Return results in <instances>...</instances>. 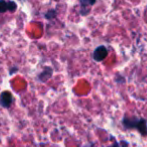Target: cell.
Wrapping results in <instances>:
<instances>
[{"mask_svg":"<svg viewBox=\"0 0 147 147\" xmlns=\"http://www.w3.org/2000/svg\"><path fill=\"white\" fill-rule=\"evenodd\" d=\"M17 8V4L12 0H0V13L11 11L14 12Z\"/></svg>","mask_w":147,"mask_h":147,"instance_id":"3","label":"cell"},{"mask_svg":"<svg viewBox=\"0 0 147 147\" xmlns=\"http://www.w3.org/2000/svg\"><path fill=\"white\" fill-rule=\"evenodd\" d=\"M107 55H108V49H107L104 45H100V46H98L94 50L92 56L95 61L100 62V61H103V60L106 58Z\"/></svg>","mask_w":147,"mask_h":147,"instance_id":"2","label":"cell"},{"mask_svg":"<svg viewBox=\"0 0 147 147\" xmlns=\"http://www.w3.org/2000/svg\"><path fill=\"white\" fill-rule=\"evenodd\" d=\"M51 75H52V69L49 67H46L44 70L42 71V73L39 75V79L41 80V81L45 82L48 78L51 77Z\"/></svg>","mask_w":147,"mask_h":147,"instance_id":"6","label":"cell"},{"mask_svg":"<svg viewBox=\"0 0 147 147\" xmlns=\"http://www.w3.org/2000/svg\"><path fill=\"white\" fill-rule=\"evenodd\" d=\"M12 102H13V96L9 91H4L0 95V104L5 108L11 106Z\"/></svg>","mask_w":147,"mask_h":147,"instance_id":"4","label":"cell"},{"mask_svg":"<svg viewBox=\"0 0 147 147\" xmlns=\"http://www.w3.org/2000/svg\"><path fill=\"white\" fill-rule=\"evenodd\" d=\"M80 7H81V14L82 15H87L90 12V7L94 5L96 0H79Z\"/></svg>","mask_w":147,"mask_h":147,"instance_id":"5","label":"cell"},{"mask_svg":"<svg viewBox=\"0 0 147 147\" xmlns=\"http://www.w3.org/2000/svg\"><path fill=\"white\" fill-rule=\"evenodd\" d=\"M122 125L125 129H136L141 135L147 136V120L142 117L124 116Z\"/></svg>","mask_w":147,"mask_h":147,"instance_id":"1","label":"cell"},{"mask_svg":"<svg viewBox=\"0 0 147 147\" xmlns=\"http://www.w3.org/2000/svg\"><path fill=\"white\" fill-rule=\"evenodd\" d=\"M55 15H56V11H55V10H50V11H48L45 14V17H46L47 19H50V18L55 17Z\"/></svg>","mask_w":147,"mask_h":147,"instance_id":"8","label":"cell"},{"mask_svg":"<svg viewBox=\"0 0 147 147\" xmlns=\"http://www.w3.org/2000/svg\"><path fill=\"white\" fill-rule=\"evenodd\" d=\"M111 147H128V142L124 141V140H121L120 142L115 141Z\"/></svg>","mask_w":147,"mask_h":147,"instance_id":"7","label":"cell"}]
</instances>
